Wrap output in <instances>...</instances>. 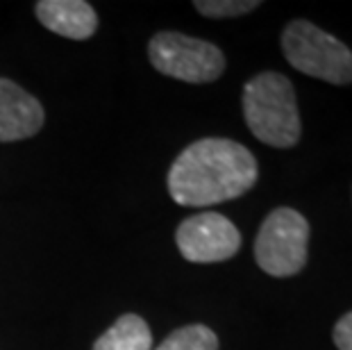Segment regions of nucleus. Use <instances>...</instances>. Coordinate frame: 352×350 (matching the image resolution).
Returning <instances> with one entry per match:
<instances>
[{
  "mask_svg": "<svg viewBox=\"0 0 352 350\" xmlns=\"http://www.w3.org/2000/svg\"><path fill=\"white\" fill-rule=\"evenodd\" d=\"M284 57L296 71L329 85L352 82V50L309 21H294L282 32Z\"/></svg>",
  "mask_w": 352,
  "mask_h": 350,
  "instance_id": "obj_3",
  "label": "nucleus"
},
{
  "mask_svg": "<svg viewBox=\"0 0 352 350\" xmlns=\"http://www.w3.org/2000/svg\"><path fill=\"white\" fill-rule=\"evenodd\" d=\"M177 248L193 264H214L234 257L241 248V234L234 223L216 212H202L179 223Z\"/></svg>",
  "mask_w": 352,
  "mask_h": 350,
  "instance_id": "obj_6",
  "label": "nucleus"
},
{
  "mask_svg": "<svg viewBox=\"0 0 352 350\" xmlns=\"http://www.w3.org/2000/svg\"><path fill=\"white\" fill-rule=\"evenodd\" d=\"M334 344L339 350H352V311L343 314L334 325Z\"/></svg>",
  "mask_w": 352,
  "mask_h": 350,
  "instance_id": "obj_12",
  "label": "nucleus"
},
{
  "mask_svg": "<svg viewBox=\"0 0 352 350\" xmlns=\"http://www.w3.org/2000/svg\"><path fill=\"white\" fill-rule=\"evenodd\" d=\"M307 248H309V223L291 207H277L261 223L254 239V259L259 269L289 278L305 269Z\"/></svg>",
  "mask_w": 352,
  "mask_h": 350,
  "instance_id": "obj_4",
  "label": "nucleus"
},
{
  "mask_svg": "<svg viewBox=\"0 0 352 350\" xmlns=\"http://www.w3.org/2000/svg\"><path fill=\"white\" fill-rule=\"evenodd\" d=\"M193 7L209 19H234L257 10V0H198Z\"/></svg>",
  "mask_w": 352,
  "mask_h": 350,
  "instance_id": "obj_11",
  "label": "nucleus"
},
{
  "mask_svg": "<svg viewBox=\"0 0 352 350\" xmlns=\"http://www.w3.org/2000/svg\"><path fill=\"white\" fill-rule=\"evenodd\" d=\"M157 350H219V337L207 325L193 323L170 332Z\"/></svg>",
  "mask_w": 352,
  "mask_h": 350,
  "instance_id": "obj_10",
  "label": "nucleus"
},
{
  "mask_svg": "<svg viewBox=\"0 0 352 350\" xmlns=\"http://www.w3.org/2000/svg\"><path fill=\"white\" fill-rule=\"evenodd\" d=\"M153 332L139 314H123L107 332L98 337L94 350H151Z\"/></svg>",
  "mask_w": 352,
  "mask_h": 350,
  "instance_id": "obj_9",
  "label": "nucleus"
},
{
  "mask_svg": "<svg viewBox=\"0 0 352 350\" xmlns=\"http://www.w3.org/2000/svg\"><path fill=\"white\" fill-rule=\"evenodd\" d=\"M34 12L43 28L66 39H89L98 30L96 10L85 0H41Z\"/></svg>",
  "mask_w": 352,
  "mask_h": 350,
  "instance_id": "obj_8",
  "label": "nucleus"
},
{
  "mask_svg": "<svg viewBox=\"0 0 352 350\" xmlns=\"http://www.w3.org/2000/svg\"><path fill=\"white\" fill-rule=\"evenodd\" d=\"M243 116L254 137L273 148H291L300 141V114L294 85L287 76L266 71L243 89Z\"/></svg>",
  "mask_w": 352,
  "mask_h": 350,
  "instance_id": "obj_2",
  "label": "nucleus"
},
{
  "mask_svg": "<svg viewBox=\"0 0 352 350\" xmlns=\"http://www.w3.org/2000/svg\"><path fill=\"white\" fill-rule=\"evenodd\" d=\"M148 57L157 71L168 78L205 85L226 71V55L209 41L179 32H160L148 43Z\"/></svg>",
  "mask_w": 352,
  "mask_h": 350,
  "instance_id": "obj_5",
  "label": "nucleus"
},
{
  "mask_svg": "<svg viewBox=\"0 0 352 350\" xmlns=\"http://www.w3.org/2000/svg\"><path fill=\"white\" fill-rule=\"evenodd\" d=\"M41 102L16 82L0 78V141H19L36 135L43 125Z\"/></svg>",
  "mask_w": 352,
  "mask_h": 350,
  "instance_id": "obj_7",
  "label": "nucleus"
},
{
  "mask_svg": "<svg viewBox=\"0 0 352 350\" xmlns=\"http://www.w3.org/2000/svg\"><path fill=\"white\" fill-rule=\"evenodd\" d=\"M257 160L232 139L209 137L184 148L168 171V191L177 205L209 207L234 200L257 182Z\"/></svg>",
  "mask_w": 352,
  "mask_h": 350,
  "instance_id": "obj_1",
  "label": "nucleus"
}]
</instances>
